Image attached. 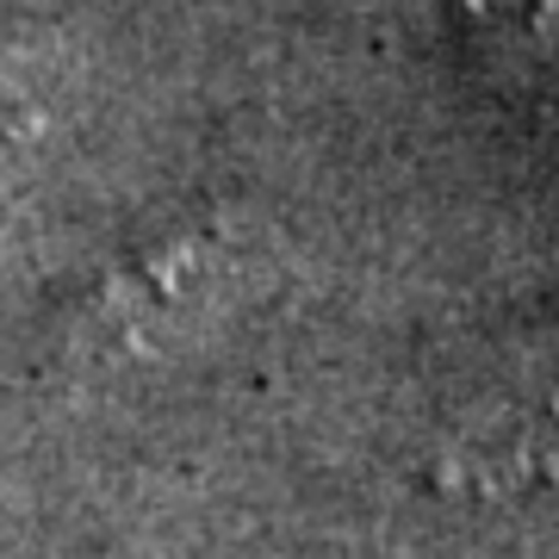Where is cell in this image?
<instances>
[{"label": "cell", "mask_w": 559, "mask_h": 559, "mask_svg": "<svg viewBox=\"0 0 559 559\" xmlns=\"http://www.w3.org/2000/svg\"><path fill=\"white\" fill-rule=\"evenodd\" d=\"M460 7H473V13H485V20H540L547 7H559V0H460Z\"/></svg>", "instance_id": "obj_1"}]
</instances>
